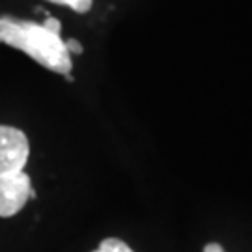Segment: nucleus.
Here are the masks:
<instances>
[{
  "mask_svg": "<svg viewBox=\"0 0 252 252\" xmlns=\"http://www.w3.org/2000/svg\"><path fill=\"white\" fill-rule=\"evenodd\" d=\"M94 252H135V251H133L127 243H124L122 239L108 237V239H103L101 245Z\"/></svg>",
  "mask_w": 252,
  "mask_h": 252,
  "instance_id": "obj_4",
  "label": "nucleus"
},
{
  "mask_svg": "<svg viewBox=\"0 0 252 252\" xmlns=\"http://www.w3.org/2000/svg\"><path fill=\"white\" fill-rule=\"evenodd\" d=\"M63 43H65V49H67L69 54H82V45L77 39H67V41H63Z\"/></svg>",
  "mask_w": 252,
  "mask_h": 252,
  "instance_id": "obj_7",
  "label": "nucleus"
},
{
  "mask_svg": "<svg viewBox=\"0 0 252 252\" xmlns=\"http://www.w3.org/2000/svg\"><path fill=\"white\" fill-rule=\"evenodd\" d=\"M41 27L45 28L47 32H51L54 36H60V32H62V25H60V21L54 17H47L45 23L41 25Z\"/></svg>",
  "mask_w": 252,
  "mask_h": 252,
  "instance_id": "obj_6",
  "label": "nucleus"
},
{
  "mask_svg": "<svg viewBox=\"0 0 252 252\" xmlns=\"http://www.w3.org/2000/svg\"><path fill=\"white\" fill-rule=\"evenodd\" d=\"M0 43L19 49L34 62L58 75L71 73V54L62 36L47 32L41 25L13 17H0Z\"/></svg>",
  "mask_w": 252,
  "mask_h": 252,
  "instance_id": "obj_1",
  "label": "nucleus"
},
{
  "mask_svg": "<svg viewBox=\"0 0 252 252\" xmlns=\"http://www.w3.org/2000/svg\"><path fill=\"white\" fill-rule=\"evenodd\" d=\"M204 252H224V249L219 243H207L206 247H204Z\"/></svg>",
  "mask_w": 252,
  "mask_h": 252,
  "instance_id": "obj_8",
  "label": "nucleus"
},
{
  "mask_svg": "<svg viewBox=\"0 0 252 252\" xmlns=\"http://www.w3.org/2000/svg\"><path fill=\"white\" fill-rule=\"evenodd\" d=\"M54 4H63V6H69L71 9L79 11V13H86L92 8V0H49Z\"/></svg>",
  "mask_w": 252,
  "mask_h": 252,
  "instance_id": "obj_5",
  "label": "nucleus"
},
{
  "mask_svg": "<svg viewBox=\"0 0 252 252\" xmlns=\"http://www.w3.org/2000/svg\"><path fill=\"white\" fill-rule=\"evenodd\" d=\"M30 146L21 129L0 126V176L25 170Z\"/></svg>",
  "mask_w": 252,
  "mask_h": 252,
  "instance_id": "obj_2",
  "label": "nucleus"
},
{
  "mask_svg": "<svg viewBox=\"0 0 252 252\" xmlns=\"http://www.w3.org/2000/svg\"><path fill=\"white\" fill-rule=\"evenodd\" d=\"M28 198H36V192L27 172L0 176V217L8 219L17 215Z\"/></svg>",
  "mask_w": 252,
  "mask_h": 252,
  "instance_id": "obj_3",
  "label": "nucleus"
}]
</instances>
